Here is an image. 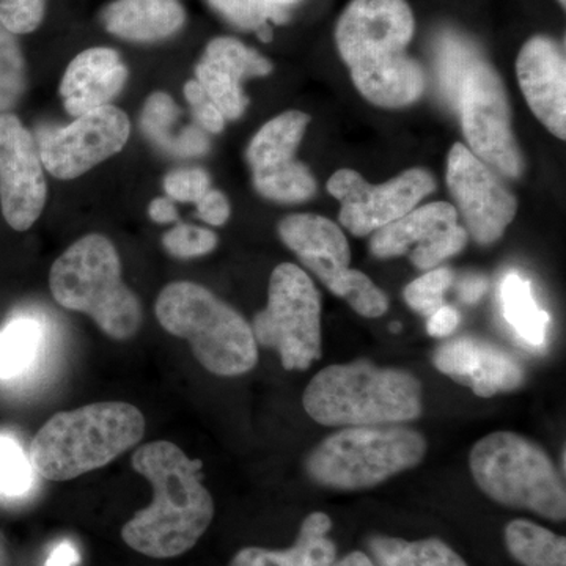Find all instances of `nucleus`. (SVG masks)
Masks as SVG:
<instances>
[{
  "mask_svg": "<svg viewBox=\"0 0 566 566\" xmlns=\"http://www.w3.org/2000/svg\"><path fill=\"white\" fill-rule=\"evenodd\" d=\"M133 468L150 482L153 502L123 526V542L153 558L188 553L214 517V501L200 475L202 463L174 442L156 441L136 450Z\"/></svg>",
  "mask_w": 566,
  "mask_h": 566,
  "instance_id": "f257e3e1",
  "label": "nucleus"
},
{
  "mask_svg": "<svg viewBox=\"0 0 566 566\" xmlns=\"http://www.w3.org/2000/svg\"><path fill=\"white\" fill-rule=\"evenodd\" d=\"M415 17L405 0H353L335 29L338 51L357 91L387 109L416 103L424 91L422 66L406 54Z\"/></svg>",
  "mask_w": 566,
  "mask_h": 566,
  "instance_id": "f03ea898",
  "label": "nucleus"
},
{
  "mask_svg": "<svg viewBox=\"0 0 566 566\" xmlns=\"http://www.w3.org/2000/svg\"><path fill=\"white\" fill-rule=\"evenodd\" d=\"M145 417L125 401H99L52 416L33 438V471L51 482H69L122 457L139 444Z\"/></svg>",
  "mask_w": 566,
  "mask_h": 566,
  "instance_id": "7ed1b4c3",
  "label": "nucleus"
},
{
  "mask_svg": "<svg viewBox=\"0 0 566 566\" xmlns=\"http://www.w3.org/2000/svg\"><path fill=\"white\" fill-rule=\"evenodd\" d=\"M422 385L400 368H379L370 360L335 364L308 382L305 412L324 427H375L419 419Z\"/></svg>",
  "mask_w": 566,
  "mask_h": 566,
  "instance_id": "20e7f679",
  "label": "nucleus"
},
{
  "mask_svg": "<svg viewBox=\"0 0 566 566\" xmlns=\"http://www.w3.org/2000/svg\"><path fill=\"white\" fill-rule=\"evenodd\" d=\"M156 316L167 333L185 338L193 357L216 376H240L259 363L251 324L207 286L172 282L156 301Z\"/></svg>",
  "mask_w": 566,
  "mask_h": 566,
  "instance_id": "39448f33",
  "label": "nucleus"
},
{
  "mask_svg": "<svg viewBox=\"0 0 566 566\" xmlns=\"http://www.w3.org/2000/svg\"><path fill=\"white\" fill-rule=\"evenodd\" d=\"M50 286L62 307L91 316L114 340H129L140 329L139 300L123 282L120 256L103 234L71 244L52 264Z\"/></svg>",
  "mask_w": 566,
  "mask_h": 566,
  "instance_id": "423d86ee",
  "label": "nucleus"
},
{
  "mask_svg": "<svg viewBox=\"0 0 566 566\" xmlns=\"http://www.w3.org/2000/svg\"><path fill=\"white\" fill-rule=\"evenodd\" d=\"M469 464L475 485L495 504L528 510L554 523L565 521L564 479L545 450L524 436L488 434L472 447Z\"/></svg>",
  "mask_w": 566,
  "mask_h": 566,
  "instance_id": "0eeeda50",
  "label": "nucleus"
},
{
  "mask_svg": "<svg viewBox=\"0 0 566 566\" xmlns=\"http://www.w3.org/2000/svg\"><path fill=\"white\" fill-rule=\"evenodd\" d=\"M424 453L423 436L406 424L348 427L312 450L305 471L322 486L367 490L416 468Z\"/></svg>",
  "mask_w": 566,
  "mask_h": 566,
  "instance_id": "6e6552de",
  "label": "nucleus"
},
{
  "mask_svg": "<svg viewBox=\"0 0 566 566\" xmlns=\"http://www.w3.org/2000/svg\"><path fill=\"white\" fill-rule=\"evenodd\" d=\"M251 327L256 345L275 349L285 370H307L322 359V297L314 281L296 264H279L266 308Z\"/></svg>",
  "mask_w": 566,
  "mask_h": 566,
  "instance_id": "1a4fd4ad",
  "label": "nucleus"
},
{
  "mask_svg": "<svg viewBox=\"0 0 566 566\" xmlns=\"http://www.w3.org/2000/svg\"><path fill=\"white\" fill-rule=\"evenodd\" d=\"M283 244L319 282L365 318H379L389 308L386 294L360 271L352 270V251L340 227L316 214H293L279 226Z\"/></svg>",
  "mask_w": 566,
  "mask_h": 566,
  "instance_id": "9d476101",
  "label": "nucleus"
},
{
  "mask_svg": "<svg viewBox=\"0 0 566 566\" xmlns=\"http://www.w3.org/2000/svg\"><path fill=\"white\" fill-rule=\"evenodd\" d=\"M458 111L465 140L476 158L509 177H520L523 159L510 126L505 87L485 59L464 81Z\"/></svg>",
  "mask_w": 566,
  "mask_h": 566,
  "instance_id": "9b49d317",
  "label": "nucleus"
},
{
  "mask_svg": "<svg viewBox=\"0 0 566 566\" xmlns=\"http://www.w3.org/2000/svg\"><path fill=\"white\" fill-rule=\"evenodd\" d=\"M436 189L423 169H411L385 185L374 186L354 170L335 172L327 191L342 205L340 222L354 237H368L415 210Z\"/></svg>",
  "mask_w": 566,
  "mask_h": 566,
  "instance_id": "f8f14e48",
  "label": "nucleus"
},
{
  "mask_svg": "<svg viewBox=\"0 0 566 566\" xmlns=\"http://www.w3.org/2000/svg\"><path fill=\"white\" fill-rule=\"evenodd\" d=\"M308 122L311 117L304 112H285L268 122L249 145L253 185L266 199L297 203L316 192L311 170L294 159Z\"/></svg>",
  "mask_w": 566,
  "mask_h": 566,
  "instance_id": "ddd939ff",
  "label": "nucleus"
},
{
  "mask_svg": "<svg viewBox=\"0 0 566 566\" xmlns=\"http://www.w3.org/2000/svg\"><path fill=\"white\" fill-rule=\"evenodd\" d=\"M129 133L125 112L112 104L85 112L65 128L50 129L40 137L41 163L52 177L73 180L117 155Z\"/></svg>",
  "mask_w": 566,
  "mask_h": 566,
  "instance_id": "4468645a",
  "label": "nucleus"
},
{
  "mask_svg": "<svg viewBox=\"0 0 566 566\" xmlns=\"http://www.w3.org/2000/svg\"><path fill=\"white\" fill-rule=\"evenodd\" d=\"M447 185L465 223V232L479 244L495 243L515 218V196L463 144L453 145L449 153Z\"/></svg>",
  "mask_w": 566,
  "mask_h": 566,
  "instance_id": "2eb2a0df",
  "label": "nucleus"
},
{
  "mask_svg": "<svg viewBox=\"0 0 566 566\" xmlns=\"http://www.w3.org/2000/svg\"><path fill=\"white\" fill-rule=\"evenodd\" d=\"M468 240V232L458 223L457 208L436 202L409 211L371 234L370 251L378 259L409 255L416 268L430 271L463 251Z\"/></svg>",
  "mask_w": 566,
  "mask_h": 566,
  "instance_id": "dca6fc26",
  "label": "nucleus"
},
{
  "mask_svg": "<svg viewBox=\"0 0 566 566\" xmlns=\"http://www.w3.org/2000/svg\"><path fill=\"white\" fill-rule=\"evenodd\" d=\"M46 196L39 145L17 115H0V208L11 229H31Z\"/></svg>",
  "mask_w": 566,
  "mask_h": 566,
  "instance_id": "f3484780",
  "label": "nucleus"
},
{
  "mask_svg": "<svg viewBox=\"0 0 566 566\" xmlns=\"http://www.w3.org/2000/svg\"><path fill=\"white\" fill-rule=\"evenodd\" d=\"M434 367L476 397L512 392L524 382V370L512 354L475 337H458L436 349Z\"/></svg>",
  "mask_w": 566,
  "mask_h": 566,
  "instance_id": "a211bd4d",
  "label": "nucleus"
},
{
  "mask_svg": "<svg viewBox=\"0 0 566 566\" xmlns=\"http://www.w3.org/2000/svg\"><path fill=\"white\" fill-rule=\"evenodd\" d=\"M517 81L528 106L554 136H566V63L564 52L545 36L524 44L516 62Z\"/></svg>",
  "mask_w": 566,
  "mask_h": 566,
  "instance_id": "6ab92c4d",
  "label": "nucleus"
},
{
  "mask_svg": "<svg viewBox=\"0 0 566 566\" xmlns=\"http://www.w3.org/2000/svg\"><path fill=\"white\" fill-rule=\"evenodd\" d=\"M271 71L273 65L262 54L241 41L221 36L208 44L196 74L197 82L226 120H234L244 114L249 103L241 82L248 77L266 76Z\"/></svg>",
  "mask_w": 566,
  "mask_h": 566,
  "instance_id": "aec40b11",
  "label": "nucleus"
},
{
  "mask_svg": "<svg viewBox=\"0 0 566 566\" xmlns=\"http://www.w3.org/2000/svg\"><path fill=\"white\" fill-rule=\"evenodd\" d=\"M128 69L117 51L92 48L81 52L65 71L61 84L63 106L74 117L104 106L122 92Z\"/></svg>",
  "mask_w": 566,
  "mask_h": 566,
  "instance_id": "412c9836",
  "label": "nucleus"
},
{
  "mask_svg": "<svg viewBox=\"0 0 566 566\" xmlns=\"http://www.w3.org/2000/svg\"><path fill=\"white\" fill-rule=\"evenodd\" d=\"M333 520L323 512L311 513L300 528L296 542L289 549L244 547L229 566H331L337 558V547L327 536Z\"/></svg>",
  "mask_w": 566,
  "mask_h": 566,
  "instance_id": "4be33fe9",
  "label": "nucleus"
},
{
  "mask_svg": "<svg viewBox=\"0 0 566 566\" xmlns=\"http://www.w3.org/2000/svg\"><path fill=\"white\" fill-rule=\"evenodd\" d=\"M185 20L178 0H115L103 13L107 31L132 41L167 39L180 31Z\"/></svg>",
  "mask_w": 566,
  "mask_h": 566,
  "instance_id": "5701e85b",
  "label": "nucleus"
},
{
  "mask_svg": "<svg viewBox=\"0 0 566 566\" xmlns=\"http://www.w3.org/2000/svg\"><path fill=\"white\" fill-rule=\"evenodd\" d=\"M502 311L517 337L532 348L546 344L549 314L536 304L532 285L517 273L506 274L501 283Z\"/></svg>",
  "mask_w": 566,
  "mask_h": 566,
  "instance_id": "b1692460",
  "label": "nucleus"
},
{
  "mask_svg": "<svg viewBox=\"0 0 566 566\" xmlns=\"http://www.w3.org/2000/svg\"><path fill=\"white\" fill-rule=\"evenodd\" d=\"M368 549L376 566H469L439 538L406 542L395 536L374 535L368 539Z\"/></svg>",
  "mask_w": 566,
  "mask_h": 566,
  "instance_id": "393cba45",
  "label": "nucleus"
},
{
  "mask_svg": "<svg viewBox=\"0 0 566 566\" xmlns=\"http://www.w3.org/2000/svg\"><path fill=\"white\" fill-rule=\"evenodd\" d=\"M44 342V326L39 318L20 315L0 331V379L20 378L39 359Z\"/></svg>",
  "mask_w": 566,
  "mask_h": 566,
  "instance_id": "a878e982",
  "label": "nucleus"
},
{
  "mask_svg": "<svg viewBox=\"0 0 566 566\" xmlns=\"http://www.w3.org/2000/svg\"><path fill=\"white\" fill-rule=\"evenodd\" d=\"M505 546L523 566H566L565 536L527 520L506 524Z\"/></svg>",
  "mask_w": 566,
  "mask_h": 566,
  "instance_id": "bb28decb",
  "label": "nucleus"
},
{
  "mask_svg": "<svg viewBox=\"0 0 566 566\" xmlns=\"http://www.w3.org/2000/svg\"><path fill=\"white\" fill-rule=\"evenodd\" d=\"M436 74L439 92L453 109H458L461 88L476 63L483 61L482 54L471 40L455 32H444L436 40Z\"/></svg>",
  "mask_w": 566,
  "mask_h": 566,
  "instance_id": "cd10ccee",
  "label": "nucleus"
},
{
  "mask_svg": "<svg viewBox=\"0 0 566 566\" xmlns=\"http://www.w3.org/2000/svg\"><path fill=\"white\" fill-rule=\"evenodd\" d=\"M216 11L237 28L256 32L260 40H273L270 21L282 24L289 20V7L274 0H208Z\"/></svg>",
  "mask_w": 566,
  "mask_h": 566,
  "instance_id": "c85d7f7f",
  "label": "nucleus"
},
{
  "mask_svg": "<svg viewBox=\"0 0 566 566\" xmlns=\"http://www.w3.org/2000/svg\"><path fill=\"white\" fill-rule=\"evenodd\" d=\"M25 88V63L17 35L0 22V115L9 114Z\"/></svg>",
  "mask_w": 566,
  "mask_h": 566,
  "instance_id": "c756f323",
  "label": "nucleus"
},
{
  "mask_svg": "<svg viewBox=\"0 0 566 566\" xmlns=\"http://www.w3.org/2000/svg\"><path fill=\"white\" fill-rule=\"evenodd\" d=\"M31 458L17 439L0 434V495L21 497L33 485Z\"/></svg>",
  "mask_w": 566,
  "mask_h": 566,
  "instance_id": "7c9ffc66",
  "label": "nucleus"
},
{
  "mask_svg": "<svg viewBox=\"0 0 566 566\" xmlns=\"http://www.w3.org/2000/svg\"><path fill=\"white\" fill-rule=\"evenodd\" d=\"M453 283L449 268L430 270L405 289V301L412 311L423 316L433 315L444 305V294Z\"/></svg>",
  "mask_w": 566,
  "mask_h": 566,
  "instance_id": "2f4dec72",
  "label": "nucleus"
},
{
  "mask_svg": "<svg viewBox=\"0 0 566 566\" xmlns=\"http://www.w3.org/2000/svg\"><path fill=\"white\" fill-rule=\"evenodd\" d=\"M164 248L178 259L207 255L218 245V237L211 230L180 223L163 238Z\"/></svg>",
  "mask_w": 566,
  "mask_h": 566,
  "instance_id": "473e14b6",
  "label": "nucleus"
},
{
  "mask_svg": "<svg viewBox=\"0 0 566 566\" xmlns=\"http://www.w3.org/2000/svg\"><path fill=\"white\" fill-rule=\"evenodd\" d=\"M46 0H0V22L14 35L39 29L44 18Z\"/></svg>",
  "mask_w": 566,
  "mask_h": 566,
  "instance_id": "72a5a7b5",
  "label": "nucleus"
},
{
  "mask_svg": "<svg viewBox=\"0 0 566 566\" xmlns=\"http://www.w3.org/2000/svg\"><path fill=\"white\" fill-rule=\"evenodd\" d=\"M164 189L170 200L182 203H197L210 191L211 181L202 169H181L167 175Z\"/></svg>",
  "mask_w": 566,
  "mask_h": 566,
  "instance_id": "f704fd0d",
  "label": "nucleus"
},
{
  "mask_svg": "<svg viewBox=\"0 0 566 566\" xmlns=\"http://www.w3.org/2000/svg\"><path fill=\"white\" fill-rule=\"evenodd\" d=\"M185 96L193 115H196L197 122L200 123L205 132L212 134L222 132L223 126H226V117L218 109V106L211 102L210 96L205 93L199 82L189 81L185 85Z\"/></svg>",
  "mask_w": 566,
  "mask_h": 566,
  "instance_id": "c9c22d12",
  "label": "nucleus"
},
{
  "mask_svg": "<svg viewBox=\"0 0 566 566\" xmlns=\"http://www.w3.org/2000/svg\"><path fill=\"white\" fill-rule=\"evenodd\" d=\"M197 205V216L210 226H223L230 218V203L221 191L210 189Z\"/></svg>",
  "mask_w": 566,
  "mask_h": 566,
  "instance_id": "e433bc0d",
  "label": "nucleus"
},
{
  "mask_svg": "<svg viewBox=\"0 0 566 566\" xmlns=\"http://www.w3.org/2000/svg\"><path fill=\"white\" fill-rule=\"evenodd\" d=\"M461 316L452 305H442L433 315L428 316L427 331L431 337L447 338L455 333Z\"/></svg>",
  "mask_w": 566,
  "mask_h": 566,
  "instance_id": "4c0bfd02",
  "label": "nucleus"
},
{
  "mask_svg": "<svg viewBox=\"0 0 566 566\" xmlns=\"http://www.w3.org/2000/svg\"><path fill=\"white\" fill-rule=\"evenodd\" d=\"M486 290L488 281L480 274L465 275L463 281L458 283V296L464 304L480 303V300L485 296Z\"/></svg>",
  "mask_w": 566,
  "mask_h": 566,
  "instance_id": "58836bf2",
  "label": "nucleus"
},
{
  "mask_svg": "<svg viewBox=\"0 0 566 566\" xmlns=\"http://www.w3.org/2000/svg\"><path fill=\"white\" fill-rule=\"evenodd\" d=\"M81 562V554L74 543L70 539H63V542L52 547L50 556L43 566H76Z\"/></svg>",
  "mask_w": 566,
  "mask_h": 566,
  "instance_id": "ea45409f",
  "label": "nucleus"
},
{
  "mask_svg": "<svg viewBox=\"0 0 566 566\" xmlns=\"http://www.w3.org/2000/svg\"><path fill=\"white\" fill-rule=\"evenodd\" d=\"M150 218L158 223H170L178 219L177 208L169 197H159L150 203Z\"/></svg>",
  "mask_w": 566,
  "mask_h": 566,
  "instance_id": "a19ab883",
  "label": "nucleus"
},
{
  "mask_svg": "<svg viewBox=\"0 0 566 566\" xmlns=\"http://www.w3.org/2000/svg\"><path fill=\"white\" fill-rule=\"evenodd\" d=\"M331 566H376L374 560L367 556L365 553H360V551H354V553L348 554L342 558V560H335Z\"/></svg>",
  "mask_w": 566,
  "mask_h": 566,
  "instance_id": "79ce46f5",
  "label": "nucleus"
},
{
  "mask_svg": "<svg viewBox=\"0 0 566 566\" xmlns=\"http://www.w3.org/2000/svg\"><path fill=\"white\" fill-rule=\"evenodd\" d=\"M274 2L281 3L283 7L294 6V3L300 2V0H274Z\"/></svg>",
  "mask_w": 566,
  "mask_h": 566,
  "instance_id": "37998d69",
  "label": "nucleus"
},
{
  "mask_svg": "<svg viewBox=\"0 0 566 566\" xmlns=\"http://www.w3.org/2000/svg\"><path fill=\"white\" fill-rule=\"evenodd\" d=\"M558 2H560L562 6H564V7L566 6V0H558Z\"/></svg>",
  "mask_w": 566,
  "mask_h": 566,
  "instance_id": "c03bdc74",
  "label": "nucleus"
}]
</instances>
